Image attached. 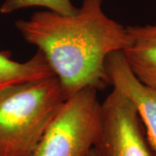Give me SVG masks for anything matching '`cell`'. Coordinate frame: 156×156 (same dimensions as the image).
<instances>
[{
	"label": "cell",
	"mask_w": 156,
	"mask_h": 156,
	"mask_svg": "<svg viewBox=\"0 0 156 156\" xmlns=\"http://www.w3.org/2000/svg\"><path fill=\"white\" fill-rule=\"evenodd\" d=\"M16 27L44 56L66 99L86 88L109 85L107 58L129 43L127 27L107 16L102 0H83L71 16L38 11L17 20Z\"/></svg>",
	"instance_id": "obj_1"
},
{
	"label": "cell",
	"mask_w": 156,
	"mask_h": 156,
	"mask_svg": "<svg viewBox=\"0 0 156 156\" xmlns=\"http://www.w3.org/2000/svg\"><path fill=\"white\" fill-rule=\"evenodd\" d=\"M67 100L56 76L0 90V156H34Z\"/></svg>",
	"instance_id": "obj_2"
},
{
	"label": "cell",
	"mask_w": 156,
	"mask_h": 156,
	"mask_svg": "<svg viewBox=\"0 0 156 156\" xmlns=\"http://www.w3.org/2000/svg\"><path fill=\"white\" fill-rule=\"evenodd\" d=\"M97 89L86 88L65 101L34 156H88L100 128Z\"/></svg>",
	"instance_id": "obj_3"
},
{
	"label": "cell",
	"mask_w": 156,
	"mask_h": 156,
	"mask_svg": "<svg viewBox=\"0 0 156 156\" xmlns=\"http://www.w3.org/2000/svg\"><path fill=\"white\" fill-rule=\"evenodd\" d=\"M95 156H156L134 102L118 89L101 103Z\"/></svg>",
	"instance_id": "obj_4"
},
{
	"label": "cell",
	"mask_w": 156,
	"mask_h": 156,
	"mask_svg": "<svg viewBox=\"0 0 156 156\" xmlns=\"http://www.w3.org/2000/svg\"><path fill=\"white\" fill-rule=\"evenodd\" d=\"M105 69L109 85L134 102L151 145L156 152V89L142 84L134 76L128 67L122 51L108 56Z\"/></svg>",
	"instance_id": "obj_5"
},
{
	"label": "cell",
	"mask_w": 156,
	"mask_h": 156,
	"mask_svg": "<svg viewBox=\"0 0 156 156\" xmlns=\"http://www.w3.org/2000/svg\"><path fill=\"white\" fill-rule=\"evenodd\" d=\"M129 43L122 51L125 62L142 84L156 89V23L127 26Z\"/></svg>",
	"instance_id": "obj_6"
},
{
	"label": "cell",
	"mask_w": 156,
	"mask_h": 156,
	"mask_svg": "<svg viewBox=\"0 0 156 156\" xmlns=\"http://www.w3.org/2000/svg\"><path fill=\"white\" fill-rule=\"evenodd\" d=\"M53 75L44 56L37 51L30 59L17 62L9 52H0V90L13 84L33 81Z\"/></svg>",
	"instance_id": "obj_7"
},
{
	"label": "cell",
	"mask_w": 156,
	"mask_h": 156,
	"mask_svg": "<svg viewBox=\"0 0 156 156\" xmlns=\"http://www.w3.org/2000/svg\"><path fill=\"white\" fill-rule=\"evenodd\" d=\"M36 6L44 7L48 11L63 16H71L78 11L71 0H5L0 6V13L10 14L21 9Z\"/></svg>",
	"instance_id": "obj_8"
},
{
	"label": "cell",
	"mask_w": 156,
	"mask_h": 156,
	"mask_svg": "<svg viewBox=\"0 0 156 156\" xmlns=\"http://www.w3.org/2000/svg\"><path fill=\"white\" fill-rule=\"evenodd\" d=\"M88 156H95V153H94V151H93V149L90 151V153H89V154H88Z\"/></svg>",
	"instance_id": "obj_9"
}]
</instances>
